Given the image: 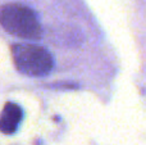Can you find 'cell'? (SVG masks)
Returning <instances> with one entry per match:
<instances>
[{
    "mask_svg": "<svg viewBox=\"0 0 146 145\" xmlns=\"http://www.w3.org/2000/svg\"><path fill=\"white\" fill-rule=\"evenodd\" d=\"M0 25L10 35L22 40L37 41L42 36V28L35 10L18 3L5 4L0 8Z\"/></svg>",
    "mask_w": 146,
    "mask_h": 145,
    "instance_id": "6da1fadb",
    "label": "cell"
},
{
    "mask_svg": "<svg viewBox=\"0 0 146 145\" xmlns=\"http://www.w3.org/2000/svg\"><path fill=\"white\" fill-rule=\"evenodd\" d=\"M14 66L30 77H44L54 68V58L45 48L36 44H14L10 49Z\"/></svg>",
    "mask_w": 146,
    "mask_h": 145,
    "instance_id": "7a4b0ae2",
    "label": "cell"
},
{
    "mask_svg": "<svg viewBox=\"0 0 146 145\" xmlns=\"http://www.w3.org/2000/svg\"><path fill=\"white\" fill-rule=\"evenodd\" d=\"M23 118V110L17 103L8 102L0 114V131L5 135H12L18 130Z\"/></svg>",
    "mask_w": 146,
    "mask_h": 145,
    "instance_id": "3957f363",
    "label": "cell"
}]
</instances>
